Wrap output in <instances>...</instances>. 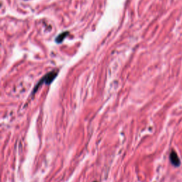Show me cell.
I'll use <instances>...</instances> for the list:
<instances>
[{
	"mask_svg": "<svg viewBox=\"0 0 182 182\" xmlns=\"http://www.w3.org/2000/svg\"><path fill=\"white\" fill-rule=\"evenodd\" d=\"M58 73H59V71H58L57 70H53V71L49 72V73H48L47 74H46V75H45L44 76L41 78V80L38 82V84L36 85V87H35L34 89H33V93H35V92L38 89V87L41 86L43 84H46V85L51 84V83L55 80V79H56V76L58 75Z\"/></svg>",
	"mask_w": 182,
	"mask_h": 182,
	"instance_id": "obj_1",
	"label": "cell"
},
{
	"mask_svg": "<svg viewBox=\"0 0 182 182\" xmlns=\"http://www.w3.org/2000/svg\"><path fill=\"white\" fill-rule=\"evenodd\" d=\"M169 158L171 163L173 164L174 167H178L181 165V161H180L179 157L178 154H177V153L174 150H172L171 152Z\"/></svg>",
	"mask_w": 182,
	"mask_h": 182,
	"instance_id": "obj_2",
	"label": "cell"
},
{
	"mask_svg": "<svg viewBox=\"0 0 182 182\" xmlns=\"http://www.w3.org/2000/svg\"><path fill=\"white\" fill-rule=\"evenodd\" d=\"M68 34V31L63 32V33H61V34H59V36L56 37V41L58 43H61L63 41L64 39H65V38L67 36Z\"/></svg>",
	"mask_w": 182,
	"mask_h": 182,
	"instance_id": "obj_3",
	"label": "cell"
},
{
	"mask_svg": "<svg viewBox=\"0 0 182 182\" xmlns=\"http://www.w3.org/2000/svg\"><path fill=\"white\" fill-rule=\"evenodd\" d=\"M95 182H97V181H95Z\"/></svg>",
	"mask_w": 182,
	"mask_h": 182,
	"instance_id": "obj_4",
	"label": "cell"
}]
</instances>
